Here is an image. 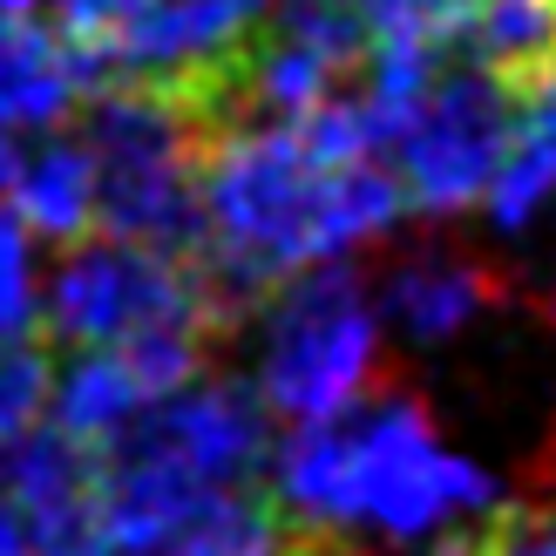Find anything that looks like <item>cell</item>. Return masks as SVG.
<instances>
[{
    "label": "cell",
    "mask_w": 556,
    "mask_h": 556,
    "mask_svg": "<svg viewBox=\"0 0 556 556\" xmlns=\"http://www.w3.org/2000/svg\"><path fill=\"white\" fill-rule=\"evenodd\" d=\"M374 313L346 265H319L271 299L265 332V407L286 421H326L374 380Z\"/></svg>",
    "instance_id": "3"
},
{
    "label": "cell",
    "mask_w": 556,
    "mask_h": 556,
    "mask_svg": "<svg viewBox=\"0 0 556 556\" xmlns=\"http://www.w3.org/2000/svg\"><path fill=\"white\" fill-rule=\"evenodd\" d=\"M489 549L495 556H556V503L503 509L489 522Z\"/></svg>",
    "instance_id": "16"
},
{
    "label": "cell",
    "mask_w": 556,
    "mask_h": 556,
    "mask_svg": "<svg viewBox=\"0 0 556 556\" xmlns=\"http://www.w3.org/2000/svg\"><path fill=\"white\" fill-rule=\"evenodd\" d=\"M455 41L516 96H530L536 81L556 75V0H476Z\"/></svg>",
    "instance_id": "11"
},
{
    "label": "cell",
    "mask_w": 556,
    "mask_h": 556,
    "mask_svg": "<svg viewBox=\"0 0 556 556\" xmlns=\"http://www.w3.org/2000/svg\"><path fill=\"white\" fill-rule=\"evenodd\" d=\"M143 326H190L211 346H231L244 313L211 292L198 258H163L136 238H102V244H62V265L41 299V340L48 346H116Z\"/></svg>",
    "instance_id": "2"
},
{
    "label": "cell",
    "mask_w": 556,
    "mask_h": 556,
    "mask_svg": "<svg viewBox=\"0 0 556 556\" xmlns=\"http://www.w3.org/2000/svg\"><path fill=\"white\" fill-rule=\"evenodd\" d=\"M81 96L62 35L41 14L0 8V129H41L62 123Z\"/></svg>",
    "instance_id": "7"
},
{
    "label": "cell",
    "mask_w": 556,
    "mask_h": 556,
    "mask_svg": "<svg viewBox=\"0 0 556 556\" xmlns=\"http://www.w3.org/2000/svg\"><path fill=\"white\" fill-rule=\"evenodd\" d=\"M482 198H489L503 231H522L556 198V75L536 81L530 96H516L509 143H503V163H495Z\"/></svg>",
    "instance_id": "9"
},
{
    "label": "cell",
    "mask_w": 556,
    "mask_h": 556,
    "mask_svg": "<svg viewBox=\"0 0 556 556\" xmlns=\"http://www.w3.org/2000/svg\"><path fill=\"white\" fill-rule=\"evenodd\" d=\"M48 359H54L48 340H27V332H21V340H0V441L21 434L41 414V401H48Z\"/></svg>",
    "instance_id": "13"
},
{
    "label": "cell",
    "mask_w": 556,
    "mask_h": 556,
    "mask_svg": "<svg viewBox=\"0 0 556 556\" xmlns=\"http://www.w3.org/2000/svg\"><path fill=\"white\" fill-rule=\"evenodd\" d=\"M509 123H516L509 81L495 68H482L476 54H441L428 96L407 109V123L387 143L401 156V198L414 211L476 204L495 177V163H503Z\"/></svg>",
    "instance_id": "4"
},
{
    "label": "cell",
    "mask_w": 556,
    "mask_h": 556,
    "mask_svg": "<svg viewBox=\"0 0 556 556\" xmlns=\"http://www.w3.org/2000/svg\"><path fill=\"white\" fill-rule=\"evenodd\" d=\"M150 407V387L123 367L116 346H89V359L62 380V394H54V421H62L75 441H89L102 448L116 428H129L136 414Z\"/></svg>",
    "instance_id": "12"
},
{
    "label": "cell",
    "mask_w": 556,
    "mask_h": 556,
    "mask_svg": "<svg viewBox=\"0 0 556 556\" xmlns=\"http://www.w3.org/2000/svg\"><path fill=\"white\" fill-rule=\"evenodd\" d=\"M374 35H428V41H455L476 0H359Z\"/></svg>",
    "instance_id": "14"
},
{
    "label": "cell",
    "mask_w": 556,
    "mask_h": 556,
    "mask_svg": "<svg viewBox=\"0 0 556 556\" xmlns=\"http://www.w3.org/2000/svg\"><path fill=\"white\" fill-rule=\"evenodd\" d=\"M96 455L156 468L184 489H252L265 468V401L238 380H190L177 394L150 401L129 428H116Z\"/></svg>",
    "instance_id": "5"
},
{
    "label": "cell",
    "mask_w": 556,
    "mask_h": 556,
    "mask_svg": "<svg viewBox=\"0 0 556 556\" xmlns=\"http://www.w3.org/2000/svg\"><path fill=\"white\" fill-rule=\"evenodd\" d=\"M495 292H503V278L489 265L462 258V252H421L387 278V313H394V326L414 332V340H448V332H462Z\"/></svg>",
    "instance_id": "8"
},
{
    "label": "cell",
    "mask_w": 556,
    "mask_h": 556,
    "mask_svg": "<svg viewBox=\"0 0 556 556\" xmlns=\"http://www.w3.org/2000/svg\"><path fill=\"white\" fill-rule=\"evenodd\" d=\"M278 495L292 516L346 530L374 522L380 536H428L462 509H489V476L448 455L428 428V407L407 394H380L367 414L299 421L278 455Z\"/></svg>",
    "instance_id": "1"
},
{
    "label": "cell",
    "mask_w": 556,
    "mask_h": 556,
    "mask_svg": "<svg viewBox=\"0 0 556 556\" xmlns=\"http://www.w3.org/2000/svg\"><path fill=\"white\" fill-rule=\"evenodd\" d=\"M14 163H21V156H14V143H8V129H0V190L14 184Z\"/></svg>",
    "instance_id": "17"
},
{
    "label": "cell",
    "mask_w": 556,
    "mask_h": 556,
    "mask_svg": "<svg viewBox=\"0 0 556 556\" xmlns=\"http://www.w3.org/2000/svg\"><path fill=\"white\" fill-rule=\"evenodd\" d=\"M35 326V286H27V225L0 211V340H21Z\"/></svg>",
    "instance_id": "15"
},
{
    "label": "cell",
    "mask_w": 556,
    "mask_h": 556,
    "mask_svg": "<svg viewBox=\"0 0 556 556\" xmlns=\"http://www.w3.org/2000/svg\"><path fill=\"white\" fill-rule=\"evenodd\" d=\"M8 190H14L21 225L48 244H75L96 225V170H89L81 136H54V143H41L27 163H14Z\"/></svg>",
    "instance_id": "10"
},
{
    "label": "cell",
    "mask_w": 556,
    "mask_h": 556,
    "mask_svg": "<svg viewBox=\"0 0 556 556\" xmlns=\"http://www.w3.org/2000/svg\"><path fill=\"white\" fill-rule=\"evenodd\" d=\"M8 489L27 530V556H116L102 516V455L68 428L8 434L0 441Z\"/></svg>",
    "instance_id": "6"
}]
</instances>
